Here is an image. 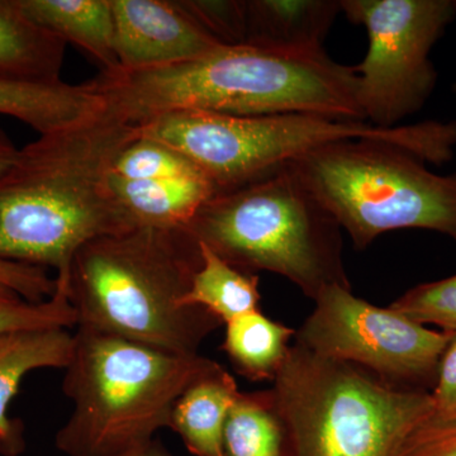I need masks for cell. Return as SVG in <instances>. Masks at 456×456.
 Returning a JSON list of instances; mask_svg holds the SVG:
<instances>
[{
    "instance_id": "cell-1",
    "label": "cell",
    "mask_w": 456,
    "mask_h": 456,
    "mask_svg": "<svg viewBox=\"0 0 456 456\" xmlns=\"http://www.w3.org/2000/svg\"><path fill=\"white\" fill-rule=\"evenodd\" d=\"M139 134L103 107L18 150L0 175V260L51 266L66 279L84 245L136 228L114 197L110 175Z\"/></svg>"
},
{
    "instance_id": "cell-2",
    "label": "cell",
    "mask_w": 456,
    "mask_h": 456,
    "mask_svg": "<svg viewBox=\"0 0 456 456\" xmlns=\"http://www.w3.org/2000/svg\"><path fill=\"white\" fill-rule=\"evenodd\" d=\"M88 83L104 110L137 127L160 114L188 110L244 117L317 114L365 121L355 66L338 64L325 50L222 45L183 64L101 71Z\"/></svg>"
},
{
    "instance_id": "cell-3",
    "label": "cell",
    "mask_w": 456,
    "mask_h": 456,
    "mask_svg": "<svg viewBox=\"0 0 456 456\" xmlns=\"http://www.w3.org/2000/svg\"><path fill=\"white\" fill-rule=\"evenodd\" d=\"M202 248L185 227H137L92 240L75 254L65 281L77 327L176 354L197 355L224 322L184 305Z\"/></svg>"
},
{
    "instance_id": "cell-4",
    "label": "cell",
    "mask_w": 456,
    "mask_h": 456,
    "mask_svg": "<svg viewBox=\"0 0 456 456\" xmlns=\"http://www.w3.org/2000/svg\"><path fill=\"white\" fill-rule=\"evenodd\" d=\"M200 355H176L118 336L77 327L62 391L74 408L57 431L68 456H118L145 448L170 428L176 401L218 367Z\"/></svg>"
},
{
    "instance_id": "cell-5",
    "label": "cell",
    "mask_w": 456,
    "mask_h": 456,
    "mask_svg": "<svg viewBox=\"0 0 456 456\" xmlns=\"http://www.w3.org/2000/svg\"><path fill=\"white\" fill-rule=\"evenodd\" d=\"M185 228L233 268L281 275L312 301L351 288L340 224L287 167L216 193Z\"/></svg>"
},
{
    "instance_id": "cell-6",
    "label": "cell",
    "mask_w": 456,
    "mask_h": 456,
    "mask_svg": "<svg viewBox=\"0 0 456 456\" xmlns=\"http://www.w3.org/2000/svg\"><path fill=\"white\" fill-rule=\"evenodd\" d=\"M421 156L379 141L321 147L287 165L346 231L356 250L383 233L428 230L456 241V173L440 175Z\"/></svg>"
},
{
    "instance_id": "cell-7",
    "label": "cell",
    "mask_w": 456,
    "mask_h": 456,
    "mask_svg": "<svg viewBox=\"0 0 456 456\" xmlns=\"http://www.w3.org/2000/svg\"><path fill=\"white\" fill-rule=\"evenodd\" d=\"M272 388L289 425L294 456H395L434 411L431 393L395 388L297 342Z\"/></svg>"
},
{
    "instance_id": "cell-8",
    "label": "cell",
    "mask_w": 456,
    "mask_h": 456,
    "mask_svg": "<svg viewBox=\"0 0 456 456\" xmlns=\"http://www.w3.org/2000/svg\"><path fill=\"white\" fill-rule=\"evenodd\" d=\"M342 13L368 33L355 65L365 121L397 127L428 103L436 88L431 51L456 17V0H340Z\"/></svg>"
},
{
    "instance_id": "cell-9",
    "label": "cell",
    "mask_w": 456,
    "mask_h": 456,
    "mask_svg": "<svg viewBox=\"0 0 456 456\" xmlns=\"http://www.w3.org/2000/svg\"><path fill=\"white\" fill-rule=\"evenodd\" d=\"M294 341L327 359L364 369L406 391L431 393L444 354L455 335L421 325L392 307L330 285L314 299Z\"/></svg>"
},
{
    "instance_id": "cell-10",
    "label": "cell",
    "mask_w": 456,
    "mask_h": 456,
    "mask_svg": "<svg viewBox=\"0 0 456 456\" xmlns=\"http://www.w3.org/2000/svg\"><path fill=\"white\" fill-rule=\"evenodd\" d=\"M119 69L151 70L191 61L222 46L180 0H110Z\"/></svg>"
},
{
    "instance_id": "cell-11",
    "label": "cell",
    "mask_w": 456,
    "mask_h": 456,
    "mask_svg": "<svg viewBox=\"0 0 456 456\" xmlns=\"http://www.w3.org/2000/svg\"><path fill=\"white\" fill-rule=\"evenodd\" d=\"M74 334L68 329L27 330L0 335V454L25 450L22 424L8 417L12 399L27 374L44 368L68 367Z\"/></svg>"
},
{
    "instance_id": "cell-12",
    "label": "cell",
    "mask_w": 456,
    "mask_h": 456,
    "mask_svg": "<svg viewBox=\"0 0 456 456\" xmlns=\"http://www.w3.org/2000/svg\"><path fill=\"white\" fill-rule=\"evenodd\" d=\"M245 44L288 51L323 50L340 0H246Z\"/></svg>"
},
{
    "instance_id": "cell-13",
    "label": "cell",
    "mask_w": 456,
    "mask_h": 456,
    "mask_svg": "<svg viewBox=\"0 0 456 456\" xmlns=\"http://www.w3.org/2000/svg\"><path fill=\"white\" fill-rule=\"evenodd\" d=\"M66 42L33 22L20 0H0V79L61 82Z\"/></svg>"
},
{
    "instance_id": "cell-14",
    "label": "cell",
    "mask_w": 456,
    "mask_h": 456,
    "mask_svg": "<svg viewBox=\"0 0 456 456\" xmlns=\"http://www.w3.org/2000/svg\"><path fill=\"white\" fill-rule=\"evenodd\" d=\"M89 83H25L0 79V114L26 123L38 134L68 127L103 110Z\"/></svg>"
},
{
    "instance_id": "cell-15",
    "label": "cell",
    "mask_w": 456,
    "mask_h": 456,
    "mask_svg": "<svg viewBox=\"0 0 456 456\" xmlns=\"http://www.w3.org/2000/svg\"><path fill=\"white\" fill-rule=\"evenodd\" d=\"M117 202L134 227L182 228L216 191L204 178L128 180L110 175Z\"/></svg>"
},
{
    "instance_id": "cell-16",
    "label": "cell",
    "mask_w": 456,
    "mask_h": 456,
    "mask_svg": "<svg viewBox=\"0 0 456 456\" xmlns=\"http://www.w3.org/2000/svg\"><path fill=\"white\" fill-rule=\"evenodd\" d=\"M33 22L86 51L102 71L119 69L110 0H20Z\"/></svg>"
},
{
    "instance_id": "cell-17",
    "label": "cell",
    "mask_w": 456,
    "mask_h": 456,
    "mask_svg": "<svg viewBox=\"0 0 456 456\" xmlns=\"http://www.w3.org/2000/svg\"><path fill=\"white\" fill-rule=\"evenodd\" d=\"M239 387L232 375L218 365L183 393L171 413V430L179 435L194 456L222 455L224 422Z\"/></svg>"
},
{
    "instance_id": "cell-18",
    "label": "cell",
    "mask_w": 456,
    "mask_h": 456,
    "mask_svg": "<svg viewBox=\"0 0 456 456\" xmlns=\"http://www.w3.org/2000/svg\"><path fill=\"white\" fill-rule=\"evenodd\" d=\"M224 456H294L292 434L273 388L240 392L222 435Z\"/></svg>"
},
{
    "instance_id": "cell-19",
    "label": "cell",
    "mask_w": 456,
    "mask_h": 456,
    "mask_svg": "<svg viewBox=\"0 0 456 456\" xmlns=\"http://www.w3.org/2000/svg\"><path fill=\"white\" fill-rule=\"evenodd\" d=\"M222 350L237 373L251 382H274L283 367L296 330L251 312L226 323Z\"/></svg>"
},
{
    "instance_id": "cell-20",
    "label": "cell",
    "mask_w": 456,
    "mask_h": 456,
    "mask_svg": "<svg viewBox=\"0 0 456 456\" xmlns=\"http://www.w3.org/2000/svg\"><path fill=\"white\" fill-rule=\"evenodd\" d=\"M200 248L202 265L194 275L183 305L202 307L220 318L224 325L260 311L259 275L233 268L207 246L200 244Z\"/></svg>"
},
{
    "instance_id": "cell-21",
    "label": "cell",
    "mask_w": 456,
    "mask_h": 456,
    "mask_svg": "<svg viewBox=\"0 0 456 456\" xmlns=\"http://www.w3.org/2000/svg\"><path fill=\"white\" fill-rule=\"evenodd\" d=\"M77 314L64 281L56 279V292L47 301H28L22 294L0 281V335L27 330L70 329Z\"/></svg>"
},
{
    "instance_id": "cell-22",
    "label": "cell",
    "mask_w": 456,
    "mask_h": 456,
    "mask_svg": "<svg viewBox=\"0 0 456 456\" xmlns=\"http://www.w3.org/2000/svg\"><path fill=\"white\" fill-rule=\"evenodd\" d=\"M112 175L128 180L207 179L178 151L140 134L116 159Z\"/></svg>"
},
{
    "instance_id": "cell-23",
    "label": "cell",
    "mask_w": 456,
    "mask_h": 456,
    "mask_svg": "<svg viewBox=\"0 0 456 456\" xmlns=\"http://www.w3.org/2000/svg\"><path fill=\"white\" fill-rule=\"evenodd\" d=\"M389 307L421 325L456 335V274L422 283L402 294Z\"/></svg>"
},
{
    "instance_id": "cell-24",
    "label": "cell",
    "mask_w": 456,
    "mask_h": 456,
    "mask_svg": "<svg viewBox=\"0 0 456 456\" xmlns=\"http://www.w3.org/2000/svg\"><path fill=\"white\" fill-rule=\"evenodd\" d=\"M180 3L221 45L245 44L246 0H180Z\"/></svg>"
},
{
    "instance_id": "cell-25",
    "label": "cell",
    "mask_w": 456,
    "mask_h": 456,
    "mask_svg": "<svg viewBox=\"0 0 456 456\" xmlns=\"http://www.w3.org/2000/svg\"><path fill=\"white\" fill-rule=\"evenodd\" d=\"M395 456H456V415L432 411L410 432Z\"/></svg>"
},
{
    "instance_id": "cell-26",
    "label": "cell",
    "mask_w": 456,
    "mask_h": 456,
    "mask_svg": "<svg viewBox=\"0 0 456 456\" xmlns=\"http://www.w3.org/2000/svg\"><path fill=\"white\" fill-rule=\"evenodd\" d=\"M0 281L16 289L28 301H47L56 292V279H51L42 266L0 260Z\"/></svg>"
},
{
    "instance_id": "cell-27",
    "label": "cell",
    "mask_w": 456,
    "mask_h": 456,
    "mask_svg": "<svg viewBox=\"0 0 456 456\" xmlns=\"http://www.w3.org/2000/svg\"><path fill=\"white\" fill-rule=\"evenodd\" d=\"M435 412L456 415V335L441 360L436 384L431 392Z\"/></svg>"
},
{
    "instance_id": "cell-28",
    "label": "cell",
    "mask_w": 456,
    "mask_h": 456,
    "mask_svg": "<svg viewBox=\"0 0 456 456\" xmlns=\"http://www.w3.org/2000/svg\"><path fill=\"white\" fill-rule=\"evenodd\" d=\"M18 149L13 145L11 139L0 130V175L4 174L13 163Z\"/></svg>"
},
{
    "instance_id": "cell-29",
    "label": "cell",
    "mask_w": 456,
    "mask_h": 456,
    "mask_svg": "<svg viewBox=\"0 0 456 456\" xmlns=\"http://www.w3.org/2000/svg\"><path fill=\"white\" fill-rule=\"evenodd\" d=\"M118 456H173L169 454L167 449L158 441H152L151 444L145 446V448L134 450V452H126V454Z\"/></svg>"
},
{
    "instance_id": "cell-30",
    "label": "cell",
    "mask_w": 456,
    "mask_h": 456,
    "mask_svg": "<svg viewBox=\"0 0 456 456\" xmlns=\"http://www.w3.org/2000/svg\"><path fill=\"white\" fill-rule=\"evenodd\" d=\"M452 92H454L456 97V83L454 84V86H452Z\"/></svg>"
}]
</instances>
